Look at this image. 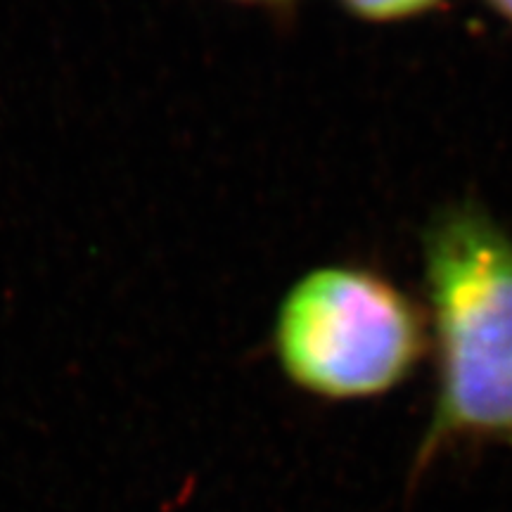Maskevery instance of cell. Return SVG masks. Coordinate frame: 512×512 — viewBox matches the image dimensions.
I'll list each match as a JSON object with an SVG mask.
<instances>
[{"label": "cell", "mask_w": 512, "mask_h": 512, "mask_svg": "<svg viewBox=\"0 0 512 512\" xmlns=\"http://www.w3.org/2000/svg\"><path fill=\"white\" fill-rule=\"evenodd\" d=\"M342 8L363 22H403L437 10L444 0H339Z\"/></svg>", "instance_id": "cell-3"}, {"label": "cell", "mask_w": 512, "mask_h": 512, "mask_svg": "<svg viewBox=\"0 0 512 512\" xmlns=\"http://www.w3.org/2000/svg\"><path fill=\"white\" fill-rule=\"evenodd\" d=\"M230 3L249 5V8H266V10H285L290 5L297 3V0H230Z\"/></svg>", "instance_id": "cell-4"}, {"label": "cell", "mask_w": 512, "mask_h": 512, "mask_svg": "<svg viewBox=\"0 0 512 512\" xmlns=\"http://www.w3.org/2000/svg\"><path fill=\"white\" fill-rule=\"evenodd\" d=\"M427 320L392 280L363 266H323L290 287L273 347L294 387L328 401L392 392L427 351Z\"/></svg>", "instance_id": "cell-2"}, {"label": "cell", "mask_w": 512, "mask_h": 512, "mask_svg": "<svg viewBox=\"0 0 512 512\" xmlns=\"http://www.w3.org/2000/svg\"><path fill=\"white\" fill-rule=\"evenodd\" d=\"M437 394L408 477L458 446L512 451V235L482 204L441 207L422 230Z\"/></svg>", "instance_id": "cell-1"}, {"label": "cell", "mask_w": 512, "mask_h": 512, "mask_svg": "<svg viewBox=\"0 0 512 512\" xmlns=\"http://www.w3.org/2000/svg\"><path fill=\"white\" fill-rule=\"evenodd\" d=\"M486 5H489L498 17H503L505 22L512 24V0H486Z\"/></svg>", "instance_id": "cell-5"}]
</instances>
